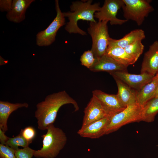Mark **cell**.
Segmentation results:
<instances>
[{
    "label": "cell",
    "instance_id": "cell-8",
    "mask_svg": "<svg viewBox=\"0 0 158 158\" xmlns=\"http://www.w3.org/2000/svg\"><path fill=\"white\" fill-rule=\"evenodd\" d=\"M124 4L123 0H105L100 10L96 12L94 17L98 21H109L111 25H122L128 21L116 17L118 10L122 8Z\"/></svg>",
    "mask_w": 158,
    "mask_h": 158
},
{
    "label": "cell",
    "instance_id": "cell-24",
    "mask_svg": "<svg viewBox=\"0 0 158 158\" xmlns=\"http://www.w3.org/2000/svg\"><path fill=\"white\" fill-rule=\"evenodd\" d=\"M98 59L90 50L85 51L81 56L80 60L82 65L89 69L95 64Z\"/></svg>",
    "mask_w": 158,
    "mask_h": 158
},
{
    "label": "cell",
    "instance_id": "cell-10",
    "mask_svg": "<svg viewBox=\"0 0 158 158\" xmlns=\"http://www.w3.org/2000/svg\"><path fill=\"white\" fill-rule=\"evenodd\" d=\"M109 73L136 90H139L150 82L154 76L146 73L137 75L129 73L127 71H114Z\"/></svg>",
    "mask_w": 158,
    "mask_h": 158
},
{
    "label": "cell",
    "instance_id": "cell-23",
    "mask_svg": "<svg viewBox=\"0 0 158 158\" xmlns=\"http://www.w3.org/2000/svg\"><path fill=\"white\" fill-rule=\"evenodd\" d=\"M31 143V142L26 140L20 133L15 137L9 138L5 145L16 150L19 148V146H21L23 148H25L29 147V145Z\"/></svg>",
    "mask_w": 158,
    "mask_h": 158
},
{
    "label": "cell",
    "instance_id": "cell-17",
    "mask_svg": "<svg viewBox=\"0 0 158 158\" xmlns=\"http://www.w3.org/2000/svg\"><path fill=\"white\" fill-rule=\"evenodd\" d=\"M28 104L26 102L12 103L8 102L0 101V128L5 133L8 130L7 122L11 113L19 108H28Z\"/></svg>",
    "mask_w": 158,
    "mask_h": 158
},
{
    "label": "cell",
    "instance_id": "cell-15",
    "mask_svg": "<svg viewBox=\"0 0 158 158\" xmlns=\"http://www.w3.org/2000/svg\"><path fill=\"white\" fill-rule=\"evenodd\" d=\"M34 0H13L11 8L7 12L8 20L15 23H20L25 18L26 10Z\"/></svg>",
    "mask_w": 158,
    "mask_h": 158
},
{
    "label": "cell",
    "instance_id": "cell-12",
    "mask_svg": "<svg viewBox=\"0 0 158 158\" xmlns=\"http://www.w3.org/2000/svg\"><path fill=\"white\" fill-rule=\"evenodd\" d=\"M158 72V41L149 46L144 54L140 73H146L154 76Z\"/></svg>",
    "mask_w": 158,
    "mask_h": 158
},
{
    "label": "cell",
    "instance_id": "cell-3",
    "mask_svg": "<svg viewBox=\"0 0 158 158\" xmlns=\"http://www.w3.org/2000/svg\"><path fill=\"white\" fill-rule=\"evenodd\" d=\"M46 134L42 135V147L35 150L34 156L37 158H54L64 147L67 141L65 133L61 129L55 127L53 123L47 128Z\"/></svg>",
    "mask_w": 158,
    "mask_h": 158
},
{
    "label": "cell",
    "instance_id": "cell-1",
    "mask_svg": "<svg viewBox=\"0 0 158 158\" xmlns=\"http://www.w3.org/2000/svg\"><path fill=\"white\" fill-rule=\"evenodd\" d=\"M67 104H72L75 111L79 110L77 102L65 90L47 96L44 101L36 105L35 116L37 120L38 128L47 130L48 126L55 121L61 107Z\"/></svg>",
    "mask_w": 158,
    "mask_h": 158
},
{
    "label": "cell",
    "instance_id": "cell-29",
    "mask_svg": "<svg viewBox=\"0 0 158 158\" xmlns=\"http://www.w3.org/2000/svg\"><path fill=\"white\" fill-rule=\"evenodd\" d=\"M9 138L6 136L2 130L0 128V142L1 144L5 145Z\"/></svg>",
    "mask_w": 158,
    "mask_h": 158
},
{
    "label": "cell",
    "instance_id": "cell-20",
    "mask_svg": "<svg viewBox=\"0 0 158 158\" xmlns=\"http://www.w3.org/2000/svg\"><path fill=\"white\" fill-rule=\"evenodd\" d=\"M158 84V80L154 78L138 90H136L137 102L143 106L151 99L152 96Z\"/></svg>",
    "mask_w": 158,
    "mask_h": 158
},
{
    "label": "cell",
    "instance_id": "cell-28",
    "mask_svg": "<svg viewBox=\"0 0 158 158\" xmlns=\"http://www.w3.org/2000/svg\"><path fill=\"white\" fill-rule=\"evenodd\" d=\"M13 0H0V10L2 12L9 11L11 8Z\"/></svg>",
    "mask_w": 158,
    "mask_h": 158
},
{
    "label": "cell",
    "instance_id": "cell-16",
    "mask_svg": "<svg viewBox=\"0 0 158 158\" xmlns=\"http://www.w3.org/2000/svg\"><path fill=\"white\" fill-rule=\"evenodd\" d=\"M118 89L117 95L122 104L125 107L137 103L136 90L132 88L117 77L112 76Z\"/></svg>",
    "mask_w": 158,
    "mask_h": 158
},
{
    "label": "cell",
    "instance_id": "cell-31",
    "mask_svg": "<svg viewBox=\"0 0 158 158\" xmlns=\"http://www.w3.org/2000/svg\"><path fill=\"white\" fill-rule=\"evenodd\" d=\"M154 78L157 79L158 80V72L154 76Z\"/></svg>",
    "mask_w": 158,
    "mask_h": 158
},
{
    "label": "cell",
    "instance_id": "cell-18",
    "mask_svg": "<svg viewBox=\"0 0 158 158\" xmlns=\"http://www.w3.org/2000/svg\"><path fill=\"white\" fill-rule=\"evenodd\" d=\"M145 38V32L143 30L135 29L120 39L116 40L110 38L109 46L118 47L124 49L128 45L136 41H142Z\"/></svg>",
    "mask_w": 158,
    "mask_h": 158
},
{
    "label": "cell",
    "instance_id": "cell-5",
    "mask_svg": "<svg viewBox=\"0 0 158 158\" xmlns=\"http://www.w3.org/2000/svg\"><path fill=\"white\" fill-rule=\"evenodd\" d=\"M143 107L136 103L127 106L121 112L111 117L105 135L114 132L127 124L142 121Z\"/></svg>",
    "mask_w": 158,
    "mask_h": 158
},
{
    "label": "cell",
    "instance_id": "cell-7",
    "mask_svg": "<svg viewBox=\"0 0 158 158\" xmlns=\"http://www.w3.org/2000/svg\"><path fill=\"white\" fill-rule=\"evenodd\" d=\"M55 5L56 17L46 29L36 35V43L38 46H47L51 44L55 40L58 30L66 24L65 17L60 10L58 0L55 1Z\"/></svg>",
    "mask_w": 158,
    "mask_h": 158
},
{
    "label": "cell",
    "instance_id": "cell-32",
    "mask_svg": "<svg viewBox=\"0 0 158 158\" xmlns=\"http://www.w3.org/2000/svg\"><path fill=\"white\" fill-rule=\"evenodd\" d=\"M156 97H158V95H157Z\"/></svg>",
    "mask_w": 158,
    "mask_h": 158
},
{
    "label": "cell",
    "instance_id": "cell-30",
    "mask_svg": "<svg viewBox=\"0 0 158 158\" xmlns=\"http://www.w3.org/2000/svg\"><path fill=\"white\" fill-rule=\"evenodd\" d=\"M157 95H158V84L152 96L151 99L156 97Z\"/></svg>",
    "mask_w": 158,
    "mask_h": 158
},
{
    "label": "cell",
    "instance_id": "cell-25",
    "mask_svg": "<svg viewBox=\"0 0 158 158\" xmlns=\"http://www.w3.org/2000/svg\"><path fill=\"white\" fill-rule=\"evenodd\" d=\"M15 150L10 147L0 144V158H16L15 155Z\"/></svg>",
    "mask_w": 158,
    "mask_h": 158
},
{
    "label": "cell",
    "instance_id": "cell-14",
    "mask_svg": "<svg viewBox=\"0 0 158 158\" xmlns=\"http://www.w3.org/2000/svg\"><path fill=\"white\" fill-rule=\"evenodd\" d=\"M127 67L118 63L106 53L100 58L89 70L93 72L127 71Z\"/></svg>",
    "mask_w": 158,
    "mask_h": 158
},
{
    "label": "cell",
    "instance_id": "cell-21",
    "mask_svg": "<svg viewBox=\"0 0 158 158\" xmlns=\"http://www.w3.org/2000/svg\"><path fill=\"white\" fill-rule=\"evenodd\" d=\"M158 113V97H155L148 101L143 106L142 121L148 123L153 121Z\"/></svg>",
    "mask_w": 158,
    "mask_h": 158
},
{
    "label": "cell",
    "instance_id": "cell-19",
    "mask_svg": "<svg viewBox=\"0 0 158 158\" xmlns=\"http://www.w3.org/2000/svg\"><path fill=\"white\" fill-rule=\"evenodd\" d=\"M106 53L118 63L127 67L137 61L128 54L124 49L119 47L109 46Z\"/></svg>",
    "mask_w": 158,
    "mask_h": 158
},
{
    "label": "cell",
    "instance_id": "cell-22",
    "mask_svg": "<svg viewBox=\"0 0 158 158\" xmlns=\"http://www.w3.org/2000/svg\"><path fill=\"white\" fill-rule=\"evenodd\" d=\"M142 40H138L128 45L124 48L126 52L137 61L142 53L144 45Z\"/></svg>",
    "mask_w": 158,
    "mask_h": 158
},
{
    "label": "cell",
    "instance_id": "cell-6",
    "mask_svg": "<svg viewBox=\"0 0 158 158\" xmlns=\"http://www.w3.org/2000/svg\"><path fill=\"white\" fill-rule=\"evenodd\" d=\"M123 16L128 21L135 22L138 26L141 25L150 13L154 11L150 4V0H123Z\"/></svg>",
    "mask_w": 158,
    "mask_h": 158
},
{
    "label": "cell",
    "instance_id": "cell-27",
    "mask_svg": "<svg viewBox=\"0 0 158 158\" xmlns=\"http://www.w3.org/2000/svg\"><path fill=\"white\" fill-rule=\"evenodd\" d=\"M20 133L26 140L32 143L36 135L35 129L30 126L27 127L24 129H21Z\"/></svg>",
    "mask_w": 158,
    "mask_h": 158
},
{
    "label": "cell",
    "instance_id": "cell-11",
    "mask_svg": "<svg viewBox=\"0 0 158 158\" xmlns=\"http://www.w3.org/2000/svg\"><path fill=\"white\" fill-rule=\"evenodd\" d=\"M84 113L81 128L85 127L92 122L109 116L98 100L93 96L85 109Z\"/></svg>",
    "mask_w": 158,
    "mask_h": 158
},
{
    "label": "cell",
    "instance_id": "cell-2",
    "mask_svg": "<svg viewBox=\"0 0 158 158\" xmlns=\"http://www.w3.org/2000/svg\"><path fill=\"white\" fill-rule=\"evenodd\" d=\"M92 1L73 2L70 6L71 11L63 13L65 17L68 18L69 21L65 26V30L69 33H78L82 35L87 33L79 28L77 22L80 20L96 22L94 14L101 8L99 3L92 4Z\"/></svg>",
    "mask_w": 158,
    "mask_h": 158
},
{
    "label": "cell",
    "instance_id": "cell-4",
    "mask_svg": "<svg viewBox=\"0 0 158 158\" xmlns=\"http://www.w3.org/2000/svg\"><path fill=\"white\" fill-rule=\"evenodd\" d=\"M106 20L90 22L87 29L92 40L91 50L98 59L105 54L109 45V37Z\"/></svg>",
    "mask_w": 158,
    "mask_h": 158
},
{
    "label": "cell",
    "instance_id": "cell-13",
    "mask_svg": "<svg viewBox=\"0 0 158 158\" xmlns=\"http://www.w3.org/2000/svg\"><path fill=\"white\" fill-rule=\"evenodd\" d=\"M111 117L108 116L92 122L81 128L77 133L81 137L92 139L98 138L105 135Z\"/></svg>",
    "mask_w": 158,
    "mask_h": 158
},
{
    "label": "cell",
    "instance_id": "cell-9",
    "mask_svg": "<svg viewBox=\"0 0 158 158\" xmlns=\"http://www.w3.org/2000/svg\"><path fill=\"white\" fill-rule=\"evenodd\" d=\"M92 94L99 101L109 116L111 117L126 107L122 104L116 95L107 94L98 90L93 91Z\"/></svg>",
    "mask_w": 158,
    "mask_h": 158
},
{
    "label": "cell",
    "instance_id": "cell-26",
    "mask_svg": "<svg viewBox=\"0 0 158 158\" xmlns=\"http://www.w3.org/2000/svg\"><path fill=\"white\" fill-rule=\"evenodd\" d=\"M34 151L29 147L18 148L15 150V155L16 158H32L34 156Z\"/></svg>",
    "mask_w": 158,
    "mask_h": 158
}]
</instances>
